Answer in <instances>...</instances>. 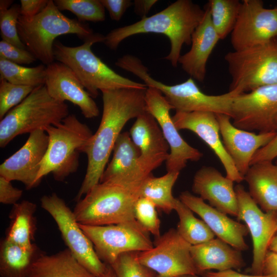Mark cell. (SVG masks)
Listing matches in <instances>:
<instances>
[{
  "label": "cell",
  "mask_w": 277,
  "mask_h": 277,
  "mask_svg": "<svg viewBox=\"0 0 277 277\" xmlns=\"http://www.w3.org/2000/svg\"><path fill=\"white\" fill-rule=\"evenodd\" d=\"M146 90L124 88L102 91V119L97 131L83 151L87 156V167L75 197L77 202L100 183L115 143L125 124L146 111Z\"/></svg>",
  "instance_id": "1"
},
{
  "label": "cell",
  "mask_w": 277,
  "mask_h": 277,
  "mask_svg": "<svg viewBox=\"0 0 277 277\" xmlns=\"http://www.w3.org/2000/svg\"><path fill=\"white\" fill-rule=\"evenodd\" d=\"M151 173L140 168L100 182L77 202L73 210L77 222L104 226L135 220V203L144 181Z\"/></svg>",
  "instance_id": "2"
},
{
  "label": "cell",
  "mask_w": 277,
  "mask_h": 277,
  "mask_svg": "<svg viewBox=\"0 0 277 277\" xmlns=\"http://www.w3.org/2000/svg\"><path fill=\"white\" fill-rule=\"evenodd\" d=\"M205 9L190 0H177L165 9L132 24L115 28L105 36L104 43L116 50L125 39L141 33H154L167 36L170 50L164 59L176 67L184 45H189L192 35L203 20Z\"/></svg>",
  "instance_id": "3"
},
{
  "label": "cell",
  "mask_w": 277,
  "mask_h": 277,
  "mask_svg": "<svg viewBox=\"0 0 277 277\" xmlns=\"http://www.w3.org/2000/svg\"><path fill=\"white\" fill-rule=\"evenodd\" d=\"M115 65L139 77L147 87L159 90L176 112H207L231 118L233 100L241 94L237 90H231L220 95H208L201 90L191 77L180 84L166 85L152 77L142 61L131 55L118 58Z\"/></svg>",
  "instance_id": "4"
},
{
  "label": "cell",
  "mask_w": 277,
  "mask_h": 277,
  "mask_svg": "<svg viewBox=\"0 0 277 277\" xmlns=\"http://www.w3.org/2000/svg\"><path fill=\"white\" fill-rule=\"evenodd\" d=\"M105 35L94 33L80 46L70 47L55 41L53 45L54 60L69 67L77 76L92 98L99 91L119 89L146 90L145 84L124 77L104 63L92 51L95 43L104 42Z\"/></svg>",
  "instance_id": "5"
},
{
  "label": "cell",
  "mask_w": 277,
  "mask_h": 277,
  "mask_svg": "<svg viewBox=\"0 0 277 277\" xmlns=\"http://www.w3.org/2000/svg\"><path fill=\"white\" fill-rule=\"evenodd\" d=\"M17 28L26 49L46 66L55 60L53 45L57 37L72 34L85 41L94 33L88 25L64 15L52 0L33 17L20 16Z\"/></svg>",
  "instance_id": "6"
},
{
  "label": "cell",
  "mask_w": 277,
  "mask_h": 277,
  "mask_svg": "<svg viewBox=\"0 0 277 277\" xmlns=\"http://www.w3.org/2000/svg\"><path fill=\"white\" fill-rule=\"evenodd\" d=\"M44 130L49 141L37 177L38 185L50 173L56 181H63L75 172L78 166V154L83 152L93 135L89 127L74 114H69L61 123Z\"/></svg>",
  "instance_id": "7"
},
{
  "label": "cell",
  "mask_w": 277,
  "mask_h": 277,
  "mask_svg": "<svg viewBox=\"0 0 277 277\" xmlns=\"http://www.w3.org/2000/svg\"><path fill=\"white\" fill-rule=\"evenodd\" d=\"M69 115L65 102L52 98L45 85L37 87L1 120L0 147H6L19 135L55 125Z\"/></svg>",
  "instance_id": "8"
},
{
  "label": "cell",
  "mask_w": 277,
  "mask_h": 277,
  "mask_svg": "<svg viewBox=\"0 0 277 277\" xmlns=\"http://www.w3.org/2000/svg\"><path fill=\"white\" fill-rule=\"evenodd\" d=\"M231 82L229 90L246 93L277 84V39L225 55Z\"/></svg>",
  "instance_id": "9"
},
{
  "label": "cell",
  "mask_w": 277,
  "mask_h": 277,
  "mask_svg": "<svg viewBox=\"0 0 277 277\" xmlns=\"http://www.w3.org/2000/svg\"><path fill=\"white\" fill-rule=\"evenodd\" d=\"M79 225L98 258L107 265L113 263L122 253L147 251L153 247L149 233L136 220L104 226Z\"/></svg>",
  "instance_id": "10"
},
{
  "label": "cell",
  "mask_w": 277,
  "mask_h": 277,
  "mask_svg": "<svg viewBox=\"0 0 277 277\" xmlns=\"http://www.w3.org/2000/svg\"><path fill=\"white\" fill-rule=\"evenodd\" d=\"M41 204L55 221L64 243L74 256L89 272L101 276L107 264L98 258L93 244L81 228L73 211L65 201L52 193L43 195Z\"/></svg>",
  "instance_id": "11"
},
{
  "label": "cell",
  "mask_w": 277,
  "mask_h": 277,
  "mask_svg": "<svg viewBox=\"0 0 277 277\" xmlns=\"http://www.w3.org/2000/svg\"><path fill=\"white\" fill-rule=\"evenodd\" d=\"M191 246L176 229L171 228L155 238L152 248L137 252L136 258L155 272L157 277L200 275L191 257Z\"/></svg>",
  "instance_id": "12"
},
{
  "label": "cell",
  "mask_w": 277,
  "mask_h": 277,
  "mask_svg": "<svg viewBox=\"0 0 277 277\" xmlns=\"http://www.w3.org/2000/svg\"><path fill=\"white\" fill-rule=\"evenodd\" d=\"M231 114L238 128L277 133V84L239 94L233 100Z\"/></svg>",
  "instance_id": "13"
},
{
  "label": "cell",
  "mask_w": 277,
  "mask_h": 277,
  "mask_svg": "<svg viewBox=\"0 0 277 277\" xmlns=\"http://www.w3.org/2000/svg\"><path fill=\"white\" fill-rule=\"evenodd\" d=\"M145 102L146 111L156 120L169 147V156L165 162L167 172H180L188 161L200 160L203 153L181 136L170 115L173 108L162 92L154 87H147Z\"/></svg>",
  "instance_id": "14"
},
{
  "label": "cell",
  "mask_w": 277,
  "mask_h": 277,
  "mask_svg": "<svg viewBox=\"0 0 277 277\" xmlns=\"http://www.w3.org/2000/svg\"><path fill=\"white\" fill-rule=\"evenodd\" d=\"M234 189L238 204L237 219L246 223L252 240L253 260L249 272L262 275L268 249L277 233V212H264L243 185L238 184Z\"/></svg>",
  "instance_id": "15"
},
{
  "label": "cell",
  "mask_w": 277,
  "mask_h": 277,
  "mask_svg": "<svg viewBox=\"0 0 277 277\" xmlns=\"http://www.w3.org/2000/svg\"><path fill=\"white\" fill-rule=\"evenodd\" d=\"M277 38V7L266 8L261 0L242 2L235 26L231 33L234 50L262 44Z\"/></svg>",
  "instance_id": "16"
},
{
  "label": "cell",
  "mask_w": 277,
  "mask_h": 277,
  "mask_svg": "<svg viewBox=\"0 0 277 277\" xmlns=\"http://www.w3.org/2000/svg\"><path fill=\"white\" fill-rule=\"evenodd\" d=\"M48 141V136L43 129L30 133L25 144L0 165V176L10 181H19L27 189L38 185L37 177Z\"/></svg>",
  "instance_id": "17"
},
{
  "label": "cell",
  "mask_w": 277,
  "mask_h": 277,
  "mask_svg": "<svg viewBox=\"0 0 277 277\" xmlns=\"http://www.w3.org/2000/svg\"><path fill=\"white\" fill-rule=\"evenodd\" d=\"M45 85L52 98L76 105L85 117L92 118L99 115L97 104L77 76L66 65L56 62L46 66Z\"/></svg>",
  "instance_id": "18"
},
{
  "label": "cell",
  "mask_w": 277,
  "mask_h": 277,
  "mask_svg": "<svg viewBox=\"0 0 277 277\" xmlns=\"http://www.w3.org/2000/svg\"><path fill=\"white\" fill-rule=\"evenodd\" d=\"M172 119L178 130L192 131L212 149L223 164L227 178L238 183L244 180L221 141L219 124L215 114L207 112H176Z\"/></svg>",
  "instance_id": "19"
},
{
  "label": "cell",
  "mask_w": 277,
  "mask_h": 277,
  "mask_svg": "<svg viewBox=\"0 0 277 277\" xmlns=\"http://www.w3.org/2000/svg\"><path fill=\"white\" fill-rule=\"evenodd\" d=\"M224 147L239 172L244 177L255 152L268 144L275 133H259L240 129L225 114H216Z\"/></svg>",
  "instance_id": "20"
},
{
  "label": "cell",
  "mask_w": 277,
  "mask_h": 277,
  "mask_svg": "<svg viewBox=\"0 0 277 277\" xmlns=\"http://www.w3.org/2000/svg\"><path fill=\"white\" fill-rule=\"evenodd\" d=\"M179 199L202 218L217 238L239 251L248 249L244 237L249 231L246 225L233 220L189 191L181 192Z\"/></svg>",
  "instance_id": "21"
},
{
  "label": "cell",
  "mask_w": 277,
  "mask_h": 277,
  "mask_svg": "<svg viewBox=\"0 0 277 277\" xmlns=\"http://www.w3.org/2000/svg\"><path fill=\"white\" fill-rule=\"evenodd\" d=\"M129 134L140 152V162L146 170L152 171L166 162L169 147L155 118L146 111L135 120Z\"/></svg>",
  "instance_id": "22"
},
{
  "label": "cell",
  "mask_w": 277,
  "mask_h": 277,
  "mask_svg": "<svg viewBox=\"0 0 277 277\" xmlns=\"http://www.w3.org/2000/svg\"><path fill=\"white\" fill-rule=\"evenodd\" d=\"M234 182L211 166H203L195 173L192 190L220 211L238 216V204Z\"/></svg>",
  "instance_id": "23"
},
{
  "label": "cell",
  "mask_w": 277,
  "mask_h": 277,
  "mask_svg": "<svg viewBox=\"0 0 277 277\" xmlns=\"http://www.w3.org/2000/svg\"><path fill=\"white\" fill-rule=\"evenodd\" d=\"M204 17L193 32L190 49L181 55L178 64L190 77L199 82L204 81L207 61L220 39L211 20L209 9L205 8Z\"/></svg>",
  "instance_id": "24"
},
{
  "label": "cell",
  "mask_w": 277,
  "mask_h": 277,
  "mask_svg": "<svg viewBox=\"0 0 277 277\" xmlns=\"http://www.w3.org/2000/svg\"><path fill=\"white\" fill-rule=\"evenodd\" d=\"M190 252L200 274L211 269L240 270L245 266L241 251L219 238L191 245Z\"/></svg>",
  "instance_id": "25"
},
{
  "label": "cell",
  "mask_w": 277,
  "mask_h": 277,
  "mask_svg": "<svg viewBox=\"0 0 277 277\" xmlns=\"http://www.w3.org/2000/svg\"><path fill=\"white\" fill-rule=\"evenodd\" d=\"M250 195L266 212H277V165L263 161L250 166L244 176Z\"/></svg>",
  "instance_id": "26"
},
{
  "label": "cell",
  "mask_w": 277,
  "mask_h": 277,
  "mask_svg": "<svg viewBox=\"0 0 277 277\" xmlns=\"http://www.w3.org/2000/svg\"><path fill=\"white\" fill-rule=\"evenodd\" d=\"M29 277H97L85 268L68 249L42 253L33 263Z\"/></svg>",
  "instance_id": "27"
},
{
  "label": "cell",
  "mask_w": 277,
  "mask_h": 277,
  "mask_svg": "<svg viewBox=\"0 0 277 277\" xmlns=\"http://www.w3.org/2000/svg\"><path fill=\"white\" fill-rule=\"evenodd\" d=\"M44 252L35 243L27 249L3 239L0 243V277H29L33 263Z\"/></svg>",
  "instance_id": "28"
},
{
  "label": "cell",
  "mask_w": 277,
  "mask_h": 277,
  "mask_svg": "<svg viewBox=\"0 0 277 277\" xmlns=\"http://www.w3.org/2000/svg\"><path fill=\"white\" fill-rule=\"evenodd\" d=\"M36 209L35 203L27 200L13 205L5 239L25 248L32 247L37 229L34 216Z\"/></svg>",
  "instance_id": "29"
},
{
  "label": "cell",
  "mask_w": 277,
  "mask_h": 277,
  "mask_svg": "<svg viewBox=\"0 0 277 277\" xmlns=\"http://www.w3.org/2000/svg\"><path fill=\"white\" fill-rule=\"evenodd\" d=\"M112 152V157L107 165L100 182H105L140 168L145 169L140 162V150L133 142L129 132L125 131L120 134Z\"/></svg>",
  "instance_id": "30"
},
{
  "label": "cell",
  "mask_w": 277,
  "mask_h": 277,
  "mask_svg": "<svg viewBox=\"0 0 277 277\" xmlns=\"http://www.w3.org/2000/svg\"><path fill=\"white\" fill-rule=\"evenodd\" d=\"M180 172L170 171L160 177L150 174L144 181L141 197L150 200L156 208L166 214L174 209L176 198L172 195V188Z\"/></svg>",
  "instance_id": "31"
},
{
  "label": "cell",
  "mask_w": 277,
  "mask_h": 277,
  "mask_svg": "<svg viewBox=\"0 0 277 277\" xmlns=\"http://www.w3.org/2000/svg\"><path fill=\"white\" fill-rule=\"evenodd\" d=\"M179 222L177 231L181 237L191 245L200 244L214 238L215 235L207 225L197 219L193 211L179 199L176 198L174 209Z\"/></svg>",
  "instance_id": "32"
},
{
  "label": "cell",
  "mask_w": 277,
  "mask_h": 277,
  "mask_svg": "<svg viewBox=\"0 0 277 277\" xmlns=\"http://www.w3.org/2000/svg\"><path fill=\"white\" fill-rule=\"evenodd\" d=\"M46 68L43 64L26 67L0 58V79L15 85L36 88L45 85Z\"/></svg>",
  "instance_id": "33"
},
{
  "label": "cell",
  "mask_w": 277,
  "mask_h": 277,
  "mask_svg": "<svg viewBox=\"0 0 277 277\" xmlns=\"http://www.w3.org/2000/svg\"><path fill=\"white\" fill-rule=\"evenodd\" d=\"M242 2L239 0H209V9L213 26L220 39L231 33L237 21Z\"/></svg>",
  "instance_id": "34"
},
{
  "label": "cell",
  "mask_w": 277,
  "mask_h": 277,
  "mask_svg": "<svg viewBox=\"0 0 277 277\" xmlns=\"http://www.w3.org/2000/svg\"><path fill=\"white\" fill-rule=\"evenodd\" d=\"M54 2L60 11L71 12L81 22L105 20V9L100 0H55Z\"/></svg>",
  "instance_id": "35"
},
{
  "label": "cell",
  "mask_w": 277,
  "mask_h": 277,
  "mask_svg": "<svg viewBox=\"0 0 277 277\" xmlns=\"http://www.w3.org/2000/svg\"><path fill=\"white\" fill-rule=\"evenodd\" d=\"M136 254L137 252L122 253L110 265L116 277H157L155 272L137 260Z\"/></svg>",
  "instance_id": "36"
},
{
  "label": "cell",
  "mask_w": 277,
  "mask_h": 277,
  "mask_svg": "<svg viewBox=\"0 0 277 277\" xmlns=\"http://www.w3.org/2000/svg\"><path fill=\"white\" fill-rule=\"evenodd\" d=\"M35 88L13 84L0 79V119L19 104Z\"/></svg>",
  "instance_id": "37"
},
{
  "label": "cell",
  "mask_w": 277,
  "mask_h": 277,
  "mask_svg": "<svg viewBox=\"0 0 277 277\" xmlns=\"http://www.w3.org/2000/svg\"><path fill=\"white\" fill-rule=\"evenodd\" d=\"M20 16V5H12L7 9L0 8V30L2 39L17 47L26 49L21 40L17 28Z\"/></svg>",
  "instance_id": "38"
},
{
  "label": "cell",
  "mask_w": 277,
  "mask_h": 277,
  "mask_svg": "<svg viewBox=\"0 0 277 277\" xmlns=\"http://www.w3.org/2000/svg\"><path fill=\"white\" fill-rule=\"evenodd\" d=\"M134 217L139 224L149 233L155 238L161 235V221L156 207L150 200L144 197H140L138 199L134 207Z\"/></svg>",
  "instance_id": "39"
},
{
  "label": "cell",
  "mask_w": 277,
  "mask_h": 277,
  "mask_svg": "<svg viewBox=\"0 0 277 277\" xmlns=\"http://www.w3.org/2000/svg\"><path fill=\"white\" fill-rule=\"evenodd\" d=\"M0 58L18 65H29L36 58L27 49L17 47L3 40L0 42Z\"/></svg>",
  "instance_id": "40"
},
{
  "label": "cell",
  "mask_w": 277,
  "mask_h": 277,
  "mask_svg": "<svg viewBox=\"0 0 277 277\" xmlns=\"http://www.w3.org/2000/svg\"><path fill=\"white\" fill-rule=\"evenodd\" d=\"M23 190L13 186L11 181L0 176V202L6 205H14L21 199Z\"/></svg>",
  "instance_id": "41"
},
{
  "label": "cell",
  "mask_w": 277,
  "mask_h": 277,
  "mask_svg": "<svg viewBox=\"0 0 277 277\" xmlns=\"http://www.w3.org/2000/svg\"><path fill=\"white\" fill-rule=\"evenodd\" d=\"M112 20L120 21L127 9L132 5L130 0H100Z\"/></svg>",
  "instance_id": "42"
},
{
  "label": "cell",
  "mask_w": 277,
  "mask_h": 277,
  "mask_svg": "<svg viewBox=\"0 0 277 277\" xmlns=\"http://www.w3.org/2000/svg\"><path fill=\"white\" fill-rule=\"evenodd\" d=\"M276 158L277 133L268 144L255 152L251 160L250 166L260 162L273 161Z\"/></svg>",
  "instance_id": "43"
},
{
  "label": "cell",
  "mask_w": 277,
  "mask_h": 277,
  "mask_svg": "<svg viewBox=\"0 0 277 277\" xmlns=\"http://www.w3.org/2000/svg\"><path fill=\"white\" fill-rule=\"evenodd\" d=\"M20 2V16L31 17L42 12L49 0H21Z\"/></svg>",
  "instance_id": "44"
},
{
  "label": "cell",
  "mask_w": 277,
  "mask_h": 277,
  "mask_svg": "<svg viewBox=\"0 0 277 277\" xmlns=\"http://www.w3.org/2000/svg\"><path fill=\"white\" fill-rule=\"evenodd\" d=\"M263 274L277 277V253L268 251L264 260Z\"/></svg>",
  "instance_id": "45"
},
{
  "label": "cell",
  "mask_w": 277,
  "mask_h": 277,
  "mask_svg": "<svg viewBox=\"0 0 277 277\" xmlns=\"http://www.w3.org/2000/svg\"><path fill=\"white\" fill-rule=\"evenodd\" d=\"M158 1L157 0H135L133 2L134 12L141 18L147 17V15Z\"/></svg>",
  "instance_id": "46"
},
{
  "label": "cell",
  "mask_w": 277,
  "mask_h": 277,
  "mask_svg": "<svg viewBox=\"0 0 277 277\" xmlns=\"http://www.w3.org/2000/svg\"><path fill=\"white\" fill-rule=\"evenodd\" d=\"M205 277H274L269 275H247L240 273L233 269L223 271H206L204 273Z\"/></svg>",
  "instance_id": "47"
},
{
  "label": "cell",
  "mask_w": 277,
  "mask_h": 277,
  "mask_svg": "<svg viewBox=\"0 0 277 277\" xmlns=\"http://www.w3.org/2000/svg\"><path fill=\"white\" fill-rule=\"evenodd\" d=\"M100 277H116V276L111 266L107 265L105 271Z\"/></svg>",
  "instance_id": "48"
},
{
  "label": "cell",
  "mask_w": 277,
  "mask_h": 277,
  "mask_svg": "<svg viewBox=\"0 0 277 277\" xmlns=\"http://www.w3.org/2000/svg\"><path fill=\"white\" fill-rule=\"evenodd\" d=\"M269 249L271 251L277 253V233L275 234L270 243Z\"/></svg>",
  "instance_id": "49"
},
{
  "label": "cell",
  "mask_w": 277,
  "mask_h": 277,
  "mask_svg": "<svg viewBox=\"0 0 277 277\" xmlns=\"http://www.w3.org/2000/svg\"><path fill=\"white\" fill-rule=\"evenodd\" d=\"M176 277H201V276H200L197 274H186V275L178 276ZM203 277H205V276H203Z\"/></svg>",
  "instance_id": "50"
},
{
  "label": "cell",
  "mask_w": 277,
  "mask_h": 277,
  "mask_svg": "<svg viewBox=\"0 0 277 277\" xmlns=\"http://www.w3.org/2000/svg\"><path fill=\"white\" fill-rule=\"evenodd\" d=\"M276 163H275V164L277 165V158H276Z\"/></svg>",
  "instance_id": "51"
},
{
  "label": "cell",
  "mask_w": 277,
  "mask_h": 277,
  "mask_svg": "<svg viewBox=\"0 0 277 277\" xmlns=\"http://www.w3.org/2000/svg\"><path fill=\"white\" fill-rule=\"evenodd\" d=\"M276 221H277V217H276Z\"/></svg>",
  "instance_id": "52"
}]
</instances>
